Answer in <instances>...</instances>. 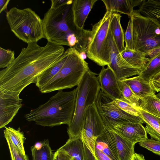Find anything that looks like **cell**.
<instances>
[{
    "label": "cell",
    "instance_id": "cell-1",
    "mask_svg": "<svg viewBox=\"0 0 160 160\" xmlns=\"http://www.w3.org/2000/svg\"><path fill=\"white\" fill-rule=\"evenodd\" d=\"M8 67L0 71V88L20 94L38 75L61 61L65 51L62 46L48 42L44 46L37 42L27 43Z\"/></svg>",
    "mask_w": 160,
    "mask_h": 160
},
{
    "label": "cell",
    "instance_id": "cell-2",
    "mask_svg": "<svg viewBox=\"0 0 160 160\" xmlns=\"http://www.w3.org/2000/svg\"><path fill=\"white\" fill-rule=\"evenodd\" d=\"M77 92V88L67 92L59 90L46 102L25 114L26 119L44 127L68 126L73 115Z\"/></svg>",
    "mask_w": 160,
    "mask_h": 160
},
{
    "label": "cell",
    "instance_id": "cell-3",
    "mask_svg": "<svg viewBox=\"0 0 160 160\" xmlns=\"http://www.w3.org/2000/svg\"><path fill=\"white\" fill-rule=\"evenodd\" d=\"M77 88L74 113L67 129L69 138L81 135L85 111L88 106L95 103L100 90L98 77L89 69L84 74Z\"/></svg>",
    "mask_w": 160,
    "mask_h": 160
},
{
    "label": "cell",
    "instance_id": "cell-4",
    "mask_svg": "<svg viewBox=\"0 0 160 160\" xmlns=\"http://www.w3.org/2000/svg\"><path fill=\"white\" fill-rule=\"evenodd\" d=\"M66 61L58 72L39 89L43 93L71 88L78 86L85 72L89 69L88 63L74 48L67 50Z\"/></svg>",
    "mask_w": 160,
    "mask_h": 160
},
{
    "label": "cell",
    "instance_id": "cell-5",
    "mask_svg": "<svg viewBox=\"0 0 160 160\" xmlns=\"http://www.w3.org/2000/svg\"><path fill=\"white\" fill-rule=\"evenodd\" d=\"M6 18L11 31L27 43L44 38L42 19L30 8L14 7L6 12Z\"/></svg>",
    "mask_w": 160,
    "mask_h": 160
},
{
    "label": "cell",
    "instance_id": "cell-6",
    "mask_svg": "<svg viewBox=\"0 0 160 160\" xmlns=\"http://www.w3.org/2000/svg\"><path fill=\"white\" fill-rule=\"evenodd\" d=\"M71 5L56 9L50 8L45 14L42 21L44 38L48 42L69 46L75 38L74 32L70 28L67 19Z\"/></svg>",
    "mask_w": 160,
    "mask_h": 160
},
{
    "label": "cell",
    "instance_id": "cell-7",
    "mask_svg": "<svg viewBox=\"0 0 160 160\" xmlns=\"http://www.w3.org/2000/svg\"><path fill=\"white\" fill-rule=\"evenodd\" d=\"M131 20L135 50L146 54L160 47V27L134 10Z\"/></svg>",
    "mask_w": 160,
    "mask_h": 160
},
{
    "label": "cell",
    "instance_id": "cell-8",
    "mask_svg": "<svg viewBox=\"0 0 160 160\" xmlns=\"http://www.w3.org/2000/svg\"><path fill=\"white\" fill-rule=\"evenodd\" d=\"M112 12L106 11L102 18L92 27L87 56L99 66L110 64L107 35Z\"/></svg>",
    "mask_w": 160,
    "mask_h": 160
},
{
    "label": "cell",
    "instance_id": "cell-9",
    "mask_svg": "<svg viewBox=\"0 0 160 160\" xmlns=\"http://www.w3.org/2000/svg\"><path fill=\"white\" fill-rule=\"evenodd\" d=\"M114 100L100 89L94 103L106 127L110 129L125 122H144L141 117L131 115L121 109L115 103Z\"/></svg>",
    "mask_w": 160,
    "mask_h": 160
},
{
    "label": "cell",
    "instance_id": "cell-10",
    "mask_svg": "<svg viewBox=\"0 0 160 160\" xmlns=\"http://www.w3.org/2000/svg\"><path fill=\"white\" fill-rule=\"evenodd\" d=\"M107 39L110 53L109 67L113 71L118 81L136 75H139L142 70L133 67L123 58L118 49L111 31L109 29Z\"/></svg>",
    "mask_w": 160,
    "mask_h": 160
},
{
    "label": "cell",
    "instance_id": "cell-11",
    "mask_svg": "<svg viewBox=\"0 0 160 160\" xmlns=\"http://www.w3.org/2000/svg\"><path fill=\"white\" fill-rule=\"evenodd\" d=\"M19 94L0 88V128L11 122L22 106Z\"/></svg>",
    "mask_w": 160,
    "mask_h": 160
},
{
    "label": "cell",
    "instance_id": "cell-12",
    "mask_svg": "<svg viewBox=\"0 0 160 160\" xmlns=\"http://www.w3.org/2000/svg\"><path fill=\"white\" fill-rule=\"evenodd\" d=\"M110 130L135 144L144 141L148 138L145 128L139 123L125 122Z\"/></svg>",
    "mask_w": 160,
    "mask_h": 160
},
{
    "label": "cell",
    "instance_id": "cell-13",
    "mask_svg": "<svg viewBox=\"0 0 160 160\" xmlns=\"http://www.w3.org/2000/svg\"><path fill=\"white\" fill-rule=\"evenodd\" d=\"M100 89L114 99H120L122 96L116 77L112 69L104 67L98 74Z\"/></svg>",
    "mask_w": 160,
    "mask_h": 160
},
{
    "label": "cell",
    "instance_id": "cell-14",
    "mask_svg": "<svg viewBox=\"0 0 160 160\" xmlns=\"http://www.w3.org/2000/svg\"><path fill=\"white\" fill-rule=\"evenodd\" d=\"M98 0H73L70 9L72 22L78 29H83L85 22Z\"/></svg>",
    "mask_w": 160,
    "mask_h": 160
},
{
    "label": "cell",
    "instance_id": "cell-15",
    "mask_svg": "<svg viewBox=\"0 0 160 160\" xmlns=\"http://www.w3.org/2000/svg\"><path fill=\"white\" fill-rule=\"evenodd\" d=\"M95 147L112 160H119L114 138L108 128L105 127L102 133L97 138Z\"/></svg>",
    "mask_w": 160,
    "mask_h": 160
},
{
    "label": "cell",
    "instance_id": "cell-16",
    "mask_svg": "<svg viewBox=\"0 0 160 160\" xmlns=\"http://www.w3.org/2000/svg\"><path fill=\"white\" fill-rule=\"evenodd\" d=\"M121 81L130 88L140 100L148 95L155 93L156 92L152 87L150 81L145 79L139 75L125 78Z\"/></svg>",
    "mask_w": 160,
    "mask_h": 160
},
{
    "label": "cell",
    "instance_id": "cell-17",
    "mask_svg": "<svg viewBox=\"0 0 160 160\" xmlns=\"http://www.w3.org/2000/svg\"><path fill=\"white\" fill-rule=\"evenodd\" d=\"M143 0H102L106 11L120 12L130 17L134 7L140 5Z\"/></svg>",
    "mask_w": 160,
    "mask_h": 160
},
{
    "label": "cell",
    "instance_id": "cell-18",
    "mask_svg": "<svg viewBox=\"0 0 160 160\" xmlns=\"http://www.w3.org/2000/svg\"><path fill=\"white\" fill-rule=\"evenodd\" d=\"M114 138L119 160H131L135 153L133 143L110 130Z\"/></svg>",
    "mask_w": 160,
    "mask_h": 160
},
{
    "label": "cell",
    "instance_id": "cell-19",
    "mask_svg": "<svg viewBox=\"0 0 160 160\" xmlns=\"http://www.w3.org/2000/svg\"><path fill=\"white\" fill-rule=\"evenodd\" d=\"M137 10L160 27V0H143Z\"/></svg>",
    "mask_w": 160,
    "mask_h": 160
},
{
    "label": "cell",
    "instance_id": "cell-20",
    "mask_svg": "<svg viewBox=\"0 0 160 160\" xmlns=\"http://www.w3.org/2000/svg\"><path fill=\"white\" fill-rule=\"evenodd\" d=\"M121 17L120 14L117 12H112L109 26L114 41L120 52L125 48L124 33L121 24Z\"/></svg>",
    "mask_w": 160,
    "mask_h": 160
},
{
    "label": "cell",
    "instance_id": "cell-21",
    "mask_svg": "<svg viewBox=\"0 0 160 160\" xmlns=\"http://www.w3.org/2000/svg\"><path fill=\"white\" fill-rule=\"evenodd\" d=\"M59 149L65 152L76 160H84L83 144L81 136L69 138Z\"/></svg>",
    "mask_w": 160,
    "mask_h": 160
},
{
    "label": "cell",
    "instance_id": "cell-22",
    "mask_svg": "<svg viewBox=\"0 0 160 160\" xmlns=\"http://www.w3.org/2000/svg\"><path fill=\"white\" fill-rule=\"evenodd\" d=\"M125 60L130 65L142 70L149 61L144 52L138 50L124 49L120 52Z\"/></svg>",
    "mask_w": 160,
    "mask_h": 160
},
{
    "label": "cell",
    "instance_id": "cell-23",
    "mask_svg": "<svg viewBox=\"0 0 160 160\" xmlns=\"http://www.w3.org/2000/svg\"><path fill=\"white\" fill-rule=\"evenodd\" d=\"M67 55L68 51L66 50L64 52V57L61 61L38 76L35 84L39 90L46 85L58 72L64 63Z\"/></svg>",
    "mask_w": 160,
    "mask_h": 160
},
{
    "label": "cell",
    "instance_id": "cell-24",
    "mask_svg": "<svg viewBox=\"0 0 160 160\" xmlns=\"http://www.w3.org/2000/svg\"><path fill=\"white\" fill-rule=\"evenodd\" d=\"M140 100V107L142 110L160 118V101L155 94L148 95Z\"/></svg>",
    "mask_w": 160,
    "mask_h": 160
},
{
    "label": "cell",
    "instance_id": "cell-25",
    "mask_svg": "<svg viewBox=\"0 0 160 160\" xmlns=\"http://www.w3.org/2000/svg\"><path fill=\"white\" fill-rule=\"evenodd\" d=\"M160 72V52L149 58V61L139 75L145 79L149 81L150 79Z\"/></svg>",
    "mask_w": 160,
    "mask_h": 160
},
{
    "label": "cell",
    "instance_id": "cell-26",
    "mask_svg": "<svg viewBox=\"0 0 160 160\" xmlns=\"http://www.w3.org/2000/svg\"><path fill=\"white\" fill-rule=\"evenodd\" d=\"M4 131V135H6L10 139L14 145L22 153L25 155L23 146L25 139L23 133L19 129L16 130L12 128L5 127Z\"/></svg>",
    "mask_w": 160,
    "mask_h": 160
},
{
    "label": "cell",
    "instance_id": "cell-27",
    "mask_svg": "<svg viewBox=\"0 0 160 160\" xmlns=\"http://www.w3.org/2000/svg\"><path fill=\"white\" fill-rule=\"evenodd\" d=\"M43 146L39 150L34 146L31 148L32 160H53L54 154L49 145L48 140L42 141Z\"/></svg>",
    "mask_w": 160,
    "mask_h": 160
},
{
    "label": "cell",
    "instance_id": "cell-28",
    "mask_svg": "<svg viewBox=\"0 0 160 160\" xmlns=\"http://www.w3.org/2000/svg\"><path fill=\"white\" fill-rule=\"evenodd\" d=\"M120 89L123 97L135 107L140 108V99L132 92L130 88L123 81H118Z\"/></svg>",
    "mask_w": 160,
    "mask_h": 160
},
{
    "label": "cell",
    "instance_id": "cell-29",
    "mask_svg": "<svg viewBox=\"0 0 160 160\" xmlns=\"http://www.w3.org/2000/svg\"><path fill=\"white\" fill-rule=\"evenodd\" d=\"M115 103L121 109L131 115L141 117L139 109L135 107L122 96L120 99L114 100Z\"/></svg>",
    "mask_w": 160,
    "mask_h": 160
},
{
    "label": "cell",
    "instance_id": "cell-30",
    "mask_svg": "<svg viewBox=\"0 0 160 160\" xmlns=\"http://www.w3.org/2000/svg\"><path fill=\"white\" fill-rule=\"evenodd\" d=\"M15 59L14 51L0 47V68L8 67Z\"/></svg>",
    "mask_w": 160,
    "mask_h": 160
},
{
    "label": "cell",
    "instance_id": "cell-31",
    "mask_svg": "<svg viewBox=\"0 0 160 160\" xmlns=\"http://www.w3.org/2000/svg\"><path fill=\"white\" fill-rule=\"evenodd\" d=\"M125 49L134 50L135 49L132 23L130 19L128 22L126 31L124 33Z\"/></svg>",
    "mask_w": 160,
    "mask_h": 160
},
{
    "label": "cell",
    "instance_id": "cell-32",
    "mask_svg": "<svg viewBox=\"0 0 160 160\" xmlns=\"http://www.w3.org/2000/svg\"><path fill=\"white\" fill-rule=\"evenodd\" d=\"M139 144L141 147L160 155V141L148 138L145 141L139 142Z\"/></svg>",
    "mask_w": 160,
    "mask_h": 160
},
{
    "label": "cell",
    "instance_id": "cell-33",
    "mask_svg": "<svg viewBox=\"0 0 160 160\" xmlns=\"http://www.w3.org/2000/svg\"><path fill=\"white\" fill-rule=\"evenodd\" d=\"M9 148L12 160H28L27 156L22 153L13 144L9 138L4 135Z\"/></svg>",
    "mask_w": 160,
    "mask_h": 160
},
{
    "label": "cell",
    "instance_id": "cell-34",
    "mask_svg": "<svg viewBox=\"0 0 160 160\" xmlns=\"http://www.w3.org/2000/svg\"><path fill=\"white\" fill-rule=\"evenodd\" d=\"M73 0H52L50 8L56 9L66 5H71Z\"/></svg>",
    "mask_w": 160,
    "mask_h": 160
},
{
    "label": "cell",
    "instance_id": "cell-35",
    "mask_svg": "<svg viewBox=\"0 0 160 160\" xmlns=\"http://www.w3.org/2000/svg\"><path fill=\"white\" fill-rule=\"evenodd\" d=\"M72 158L59 149L54 154L53 160H71Z\"/></svg>",
    "mask_w": 160,
    "mask_h": 160
},
{
    "label": "cell",
    "instance_id": "cell-36",
    "mask_svg": "<svg viewBox=\"0 0 160 160\" xmlns=\"http://www.w3.org/2000/svg\"><path fill=\"white\" fill-rule=\"evenodd\" d=\"M149 81L155 92H160V72L150 79Z\"/></svg>",
    "mask_w": 160,
    "mask_h": 160
},
{
    "label": "cell",
    "instance_id": "cell-37",
    "mask_svg": "<svg viewBox=\"0 0 160 160\" xmlns=\"http://www.w3.org/2000/svg\"><path fill=\"white\" fill-rule=\"evenodd\" d=\"M94 153L96 160H112L102 151L95 147Z\"/></svg>",
    "mask_w": 160,
    "mask_h": 160
},
{
    "label": "cell",
    "instance_id": "cell-38",
    "mask_svg": "<svg viewBox=\"0 0 160 160\" xmlns=\"http://www.w3.org/2000/svg\"><path fill=\"white\" fill-rule=\"evenodd\" d=\"M10 0H0V13L5 10L7 8Z\"/></svg>",
    "mask_w": 160,
    "mask_h": 160
},
{
    "label": "cell",
    "instance_id": "cell-39",
    "mask_svg": "<svg viewBox=\"0 0 160 160\" xmlns=\"http://www.w3.org/2000/svg\"><path fill=\"white\" fill-rule=\"evenodd\" d=\"M159 52H160V47L151 51L146 54V56L148 58V57H149V58H151L156 56Z\"/></svg>",
    "mask_w": 160,
    "mask_h": 160
},
{
    "label": "cell",
    "instance_id": "cell-40",
    "mask_svg": "<svg viewBox=\"0 0 160 160\" xmlns=\"http://www.w3.org/2000/svg\"><path fill=\"white\" fill-rule=\"evenodd\" d=\"M131 160H145L143 155L135 153Z\"/></svg>",
    "mask_w": 160,
    "mask_h": 160
},
{
    "label": "cell",
    "instance_id": "cell-41",
    "mask_svg": "<svg viewBox=\"0 0 160 160\" xmlns=\"http://www.w3.org/2000/svg\"><path fill=\"white\" fill-rule=\"evenodd\" d=\"M43 146L42 141L38 142L35 143L34 145L35 148L37 150L41 149Z\"/></svg>",
    "mask_w": 160,
    "mask_h": 160
},
{
    "label": "cell",
    "instance_id": "cell-42",
    "mask_svg": "<svg viewBox=\"0 0 160 160\" xmlns=\"http://www.w3.org/2000/svg\"><path fill=\"white\" fill-rule=\"evenodd\" d=\"M155 95L157 98L160 100V92L157 94H155Z\"/></svg>",
    "mask_w": 160,
    "mask_h": 160
},
{
    "label": "cell",
    "instance_id": "cell-43",
    "mask_svg": "<svg viewBox=\"0 0 160 160\" xmlns=\"http://www.w3.org/2000/svg\"><path fill=\"white\" fill-rule=\"evenodd\" d=\"M157 117V119L158 121V122H159V124L160 127V118L158 117Z\"/></svg>",
    "mask_w": 160,
    "mask_h": 160
},
{
    "label": "cell",
    "instance_id": "cell-44",
    "mask_svg": "<svg viewBox=\"0 0 160 160\" xmlns=\"http://www.w3.org/2000/svg\"><path fill=\"white\" fill-rule=\"evenodd\" d=\"M71 160H76L74 158H72Z\"/></svg>",
    "mask_w": 160,
    "mask_h": 160
}]
</instances>
